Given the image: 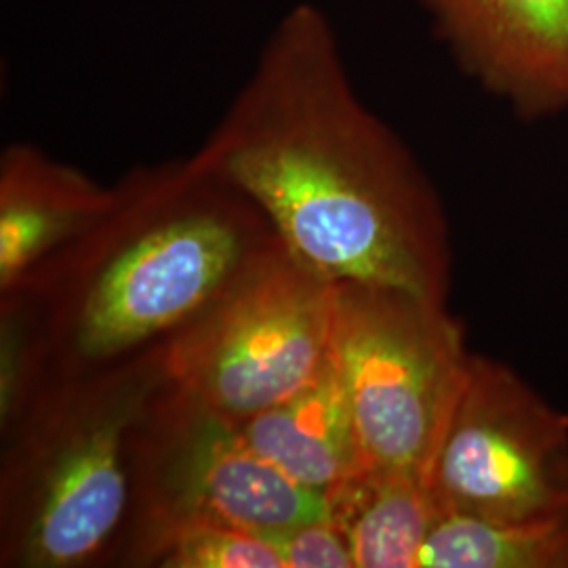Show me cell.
Returning a JSON list of instances; mask_svg holds the SVG:
<instances>
[{"instance_id": "1", "label": "cell", "mask_w": 568, "mask_h": 568, "mask_svg": "<svg viewBox=\"0 0 568 568\" xmlns=\"http://www.w3.org/2000/svg\"><path fill=\"white\" fill-rule=\"evenodd\" d=\"M194 163L257 206L283 248L331 283L447 304L440 199L405 143L358 98L335 26L310 2L267 32Z\"/></svg>"}, {"instance_id": "2", "label": "cell", "mask_w": 568, "mask_h": 568, "mask_svg": "<svg viewBox=\"0 0 568 568\" xmlns=\"http://www.w3.org/2000/svg\"><path fill=\"white\" fill-rule=\"evenodd\" d=\"M331 349L366 469L429 483L474 356L447 304L394 286L335 283Z\"/></svg>"}, {"instance_id": "3", "label": "cell", "mask_w": 568, "mask_h": 568, "mask_svg": "<svg viewBox=\"0 0 568 568\" xmlns=\"http://www.w3.org/2000/svg\"><path fill=\"white\" fill-rule=\"evenodd\" d=\"M335 283L284 248L246 257L163 356L183 400L243 422L305 386L333 339Z\"/></svg>"}, {"instance_id": "4", "label": "cell", "mask_w": 568, "mask_h": 568, "mask_svg": "<svg viewBox=\"0 0 568 568\" xmlns=\"http://www.w3.org/2000/svg\"><path fill=\"white\" fill-rule=\"evenodd\" d=\"M129 187L145 225L100 270L77 321V347L95 361L182 326L246 260L232 187L194 159Z\"/></svg>"}, {"instance_id": "5", "label": "cell", "mask_w": 568, "mask_h": 568, "mask_svg": "<svg viewBox=\"0 0 568 568\" xmlns=\"http://www.w3.org/2000/svg\"><path fill=\"white\" fill-rule=\"evenodd\" d=\"M429 485L445 514L509 523L568 506V413L511 366L471 356Z\"/></svg>"}, {"instance_id": "6", "label": "cell", "mask_w": 568, "mask_h": 568, "mask_svg": "<svg viewBox=\"0 0 568 568\" xmlns=\"http://www.w3.org/2000/svg\"><path fill=\"white\" fill-rule=\"evenodd\" d=\"M164 450L152 516L199 518L267 539L331 516L328 497L288 478L246 443L236 422L183 400Z\"/></svg>"}, {"instance_id": "7", "label": "cell", "mask_w": 568, "mask_h": 568, "mask_svg": "<svg viewBox=\"0 0 568 568\" xmlns=\"http://www.w3.org/2000/svg\"><path fill=\"white\" fill-rule=\"evenodd\" d=\"M143 400L145 387H121L68 427L42 467L23 527L26 567H79L119 527L126 506L124 440Z\"/></svg>"}, {"instance_id": "8", "label": "cell", "mask_w": 568, "mask_h": 568, "mask_svg": "<svg viewBox=\"0 0 568 568\" xmlns=\"http://www.w3.org/2000/svg\"><path fill=\"white\" fill-rule=\"evenodd\" d=\"M469 77L539 119L568 108V0H417Z\"/></svg>"}, {"instance_id": "9", "label": "cell", "mask_w": 568, "mask_h": 568, "mask_svg": "<svg viewBox=\"0 0 568 568\" xmlns=\"http://www.w3.org/2000/svg\"><path fill=\"white\" fill-rule=\"evenodd\" d=\"M121 190L30 145H13L0 164V283L9 288L53 246L110 220Z\"/></svg>"}, {"instance_id": "10", "label": "cell", "mask_w": 568, "mask_h": 568, "mask_svg": "<svg viewBox=\"0 0 568 568\" xmlns=\"http://www.w3.org/2000/svg\"><path fill=\"white\" fill-rule=\"evenodd\" d=\"M236 424L246 443L270 464L323 495L366 469L333 349L305 386Z\"/></svg>"}, {"instance_id": "11", "label": "cell", "mask_w": 568, "mask_h": 568, "mask_svg": "<svg viewBox=\"0 0 568 568\" xmlns=\"http://www.w3.org/2000/svg\"><path fill=\"white\" fill-rule=\"evenodd\" d=\"M326 497L354 568H417L432 528L445 514L427 480L394 471L365 469Z\"/></svg>"}, {"instance_id": "12", "label": "cell", "mask_w": 568, "mask_h": 568, "mask_svg": "<svg viewBox=\"0 0 568 568\" xmlns=\"http://www.w3.org/2000/svg\"><path fill=\"white\" fill-rule=\"evenodd\" d=\"M417 568H568V506L509 523L443 514Z\"/></svg>"}, {"instance_id": "13", "label": "cell", "mask_w": 568, "mask_h": 568, "mask_svg": "<svg viewBox=\"0 0 568 568\" xmlns=\"http://www.w3.org/2000/svg\"><path fill=\"white\" fill-rule=\"evenodd\" d=\"M143 558L163 568H284L278 551L241 528L199 518L152 516Z\"/></svg>"}, {"instance_id": "14", "label": "cell", "mask_w": 568, "mask_h": 568, "mask_svg": "<svg viewBox=\"0 0 568 568\" xmlns=\"http://www.w3.org/2000/svg\"><path fill=\"white\" fill-rule=\"evenodd\" d=\"M265 541L278 551L284 568H354L347 537L331 516L286 528Z\"/></svg>"}]
</instances>
